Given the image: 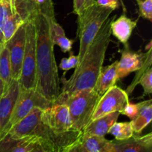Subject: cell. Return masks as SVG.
<instances>
[{
    "instance_id": "1",
    "label": "cell",
    "mask_w": 152,
    "mask_h": 152,
    "mask_svg": "<svg viewBox=\"0 0 152 152\" xmlns=\"http://www.w3.org/2000/svg\"><path fill=\"white\" fill-rule=\"evenodd\" d=\"M31 18L36 29L37 83L35 89L46 99L53 102L60 94V80L48 21L39 11L35 12Z\"/></svg>"
},
{
    "instance_id": "2",
    "label": "cell",
    "mask_w": 152,
    "mask_h": 152,
    "mask_svg": "<svg viewBox=\"0 0 152 152\" xmlns=\"http://www.w3.org/2000/svg\"><path fill=\"white\" fill-rule=\"evenodd\" d=\"M116 16L115 15L111 18L108 17L104 22L71 77L66 80L64 74L61 79L63 88L60 94H68L83 89L94 88L111 42V25Z\"/></svg>"
},
{
    "instance_id": "3",
    "label": "cell",
    "mask_w": 152,
    "mask_h": 152,
    "mask_svg": "<svg viewBox=\"0 0 152 152\" xmlns=\"http://www.w3.org/2000/svg\"><path fill=\"white\" fill-rule=\"evenodd\" d=\"M101 96L94 88L83 89L68 94H59L55 101L63 102L68 106L75 130L83 132L91 121Z\"/></svg>"
},
{
    "instance_id": "4",
    "label": "cell",
    "mask_w": 152,
    "mask_h": 152,
    "mask_svg": "<svg viewBox=\"0 0 152 152\" xmlns=\"http://www.w3.org/2000/svg\"><path fill=\"white\" fill-rule=\"evenodd\" d=\"M112 9L102 7L94 1L93 4L86 7L78 16L77 37L80 39V50L77 55L79 63L95 36L113 12Z\"/></svg>"
},
{
    "instance_id": "5",
    "label": "cell",
    "mask_w": 152,
    "mask_h": 152,
    "mask_svg": "<svg viewBox=\"0 0 152 152\" xmlns=\"http://www.w3.org/2000/svg\"><path fill=\"white\" fill-rule=\"evenodd\" d=\"M22 89L35 88L37 83L36 29L30 18L25 25V46L21 76L19 80Z\"/></svg>"
},
{
    "instance_id": "6",
    "label": "cell",
    "mask_w": 152,
    "mask_h": 152,
    "mask_svg": "<svg viewBox=\"0 0 152 152\" xmlns=\"http://www.w3.org/2000/svg\"><path fill=\"white\" fill-rule=\"evenodd\" d=\"M83 132L77 130L59 132L43 124L41 121L33 132L45 152H62L81 138Z\"/></svg>"
},
{
    "instance_id": "7",
    "label": "cell",
    "mask_w": 152,
    "mask_h": 152,
    "mask_svg": "<svg viewBox=\"0 0 152 152\" xmlns=\"http://www.w3.org/2000/svg\"><path fill=\"white\" fill-rule=\"evenodd\" d=\"M53 103L46 99L44 96L37 91L35 88L22 89L20 90L19 98L13 108L10 120L7 126L0 131V139L5 136L10 128L22 118L28 115L34 108L38 107L45 110L50 107Z\"/></svg>"
},
{
    "instance_id": "8",
    "label": "cell",
    "mask_w": 152,
    "mask_h": 152,
    "mask_svg": "<svg viewBox=\"0 0 152 152\" xmlns=\"http://www.w3.org/2000/svg\"><path fill=\"white\" fill-rule=\"evenodd\" d=\"M41 122L53 130L59 132L75 130L68 106L63 102L54 101L50 107L43 110Z\"/></svg>"
},
{
    "instance_id": "9",
    "label": "cell",
    "mask_w": 152,
    "mask_h": 152,
    "mask_svg": "<svg viewBox=\"0 0 152 152\" xmlns=\"http://www.w3.org/2000/svg\"><path fill=\"white\" fill-rule=\"evenodd\" d=\"M129 102V95L126 91L114 86L100 97L92 116L91 121L116 111L120 113Z\"/></svg>"
},
{
    "instance_id": "10",
    "label": "cell",
    "mask_w": 152,
    "mask_h": 152,
    "mask_svg": "<svg viewBox=\"0 0 152 152\" xmlns=\"http://www.w3.org/2000/svg\"><path fill=\"white\" fill-rule=\"evenodd\" d=\"M25 25H21L13 37L5 43L10 53L13 80H19L21 76L22 61L25 46Z\"/></svg>"
},
{
    "instance_id": "11",
    "label": "cell",
    "mask_w": 152,
    "mask_h": 152,
    "mask_svg": "<svg viewBox=\"0 0 152 152\" xmlns=\"http://www.w3.org/2000/svg\"><path fill=\"white\" fill-rule=\"evenodd\" d=\"M105 152H152V134L133 135L124 140H109Z\"/></svg>"
},
{
    "instance_id": "12",
    "label": "cell",
    "mask_w": 152,
    "mask_h": 152,
    "mask_svg": "<svg viewBox=\"0 0 152 152\" xmlns=\"http://www.w3.org/2000/svg\"><path fill=\"white\" fill-rule=\"evenodd\" d=\"M20 90L19 80H13L0 99V131L7 126L11 117Z\"/></svg>"
},
{
    "instance_id": "13",
    "label": "cell",
    "mask_w": 152,
    "mask_h": 152,
    "mask_svg": "<svg viewBox=\"0 0 152 152\" xmlns=\"http://www.w3.org/2000/svg\"><path fill=\"white\" fill-rule=\"evenodd\" d=\"M43 110L35 107L24 118L12 126L5 135L13 139H21L32 135L37 126L41 121V114Z\"/></svg>"
},
{
    "instance_id": "14",
    "label": "cell",
    "mask_w": 152,
    "mask_h": 152,
    "mask_svg": "<svg viewBox=\"0 0 152 152\" xmlns=\"http://www.w3.org/2000/svg\"><path fill=\"white\" fill-rule=\"evenodd\" d=\"M147 53H136L125 47L122 50L121 59L117 63L118 80L124 78L131 73L137 71L143 65Z\"/></svg>"
},
{
    "instance_id": "15",
    "label": "cell",
    "mask_w": 152,
    "mask_h": 152,
    "mask_svg": "<svg viewBox=\"0 0 152 152\" xmlns=\"http://www.w3.org/2000/svg\"><path fill=\"white\" fill-rule=\"evenodd\" d=\"M38 143L34 135L21 139H13L5 135L0 139V152H30Z\"/></svg>"
},
{
    "instance_id": "16",
    "label": "cell",
    "mask_w": 152,
    "mask_h": 152,
    "mask_svg": "<svg viewBox=\"0 0 152 152\" xmlns=\"http://www.w3.org/2000/svg\"><path fill=\"white\" fill-rule=\"evenodd\" d=\"M120 114V113L119 111H116L95 120H92L83 129V135L105 137L108 134L110 128L115 122H117Z\"/></svg>"
},
{
    "instance_id": "17",
    "label": "cell",
    "mask_w": 152,
    "mask_h": 152,
    "mask_svg": "<svg viewBox=\"0 0 152 152\" xmlns=\"http://www.w3.org/2000/svg\"><path fill=\"white\" fill-rule=\"evenodd\" d=\"M117 63L115 61L112 64L102 66L95 83L94 89L101 96L109 88L115 86L118 80L117 77Z\"/></svg>"
},
{
    "instance_id": "18",
    "label": "cell",
    "mask_w": 152,
    "mask_h": 152,
    "mask_svg": "<svg viewBox=\"0 0 152 152\" xmlns=\"http://www.w3.org/2000/svg\"><path fill=\"white\" fill-rule=\"evenodd\" d=\"M137 20L129 19L125 14L122 15L117 20L114 19L111 25V34L123 43L125 47H128V42L132 36V31L137 26Z\"/></svg>"
},
{
    "instance_id": "19",
    "label": "cell",
    "mask_w": 152,
    "mask_h": 152,
    "mask_svg": "<svg viewBox=\"0 0 152 152\" xmlns=\"http://www.w3.org/2000/svg\"><path fill=\"white\" fill-rule=\"evenodd\" d=\"M138 114L134 120L131 121L134 132L140 134L143 129L149 125L152 119V101L151 99L137 103Z\"/></svg>"
},
{
    "instance_id": "20",
    "label": "cell",
    "mask_w": 152,
    "mask_h": 152,
    "mask_svg": "<svg viewBox=\"0 0 152 152\" xmlns=\"http://www.w3.org/2000/svg\"><path fill=\"white\" fill-rule=\"evenodd\" d=\"M109 140L105 137L86 136L80 138V152H105Z\"/></svg>"
},
{
    "instance_id": "21",
    "label": "cell",
    "mask_w": 152,
    "mask_h": 152,
    "mask_svg": "<svg viewBox=\"0 0 152 152\" xmlns=\"http://www.w3.org/2000/svg\"><path fill=\"white\" fill-rule=\"evenodd\" d=\"M25 22L27 21L24 19L22 14L16 9L13 2V11L7 20L6 21L4 28H3V40H4V44L13 37V34L19 29V27L23 25Z\"/></svg>"
},
{
    "instance_id": "22",
    "label": "cell",
    "mask_w": 152,
    "mask_h": 152,
    "mask_svg": "<svg viewBox=\"0 0 152 152\" xmlns=\"http://www.w3.org/2000/svg\"><path fill=\"white\" fill-rule=\"evenodd\" d=\"M0 78L4 82L6 90L13 80V78H12L10 53L5 44L3 45L0 53Z\"/></svg>"
},
{
    "instance_id": "23",
    "label": "cell",
    "mask_w": 152,
    "mask_h": 152,
    "mask_svg": "<svg viewBox=\"0 0 152 152\" xmlns=\"http://www.w3.org/2000/svg\"><path fill=\"white\" fill-rule=\"evenodd\" d=\"M108 134L113 135L117 140H124L133 136L134 131L131 122H124V123L115 122L110 128Z\"/></svg>"
},
{
    "instance_id": "24",
    "label": "cell",
    "mask_w": 152,
    "mask_h": 152,
    "mask_svg": "<svg viewBox=\"0 0 152 152\" xmlns=\"http://www.w3.org/2000/svg\"><path fill=\"white\" fill-rule=\"evenodd\" d=\"M13 9V0H1L0 3V44L4 45L3 28Z\"/></svg>"
},
{
    "instance_id": "25",
    "label": "cell",
    "mask_w": 152,
    "mask_h": 152,
    "mask_svg": "<svg viewBox=\"0 0 152 152\" xmlns=\"http://www.w3.org/2000/svg\"><path fill=\"white\" fill-rule=\"evenodd\" d=\"M146 58H145V60L144 62L143 65L137 71V73L136 76L134 78L132 83L128 86L127 91H126V93L128 94V95L131 94L133 92V91L134 90V88H136V86L138 85V83H139L140 79L141 78V77L142 76V74L148 69V68H151V64H152V56H151V48L150 49H148V51L146 52Z\"/></svg>"
},
{
    "instance_id": "26",
    "label": "cell",
    "mask_w": 152,
    "mask_h": 152,
    "mask_svg": "<svg viewBox=\"0 0 152 152\" xmlns=\"http://www.w3.org/2000/svg\"><path fill=\"white\" fill-rule=\"evenodd\" d=\"M34 8L47 18L55 17L53 0H30Z\"/></svg>"
},
{
    "instance_id": "27",
    "label": "cell",
    "mask_w": 152,
    "mask_h": 152,
    "mask_svg": "<svg viewBox=\"0 0 152 152\" xmlns=\"http://www.w3.org/2000/svg\"><path fill=\"white\" fill-rule=\"evenodd\" d=\"M138 84H140L143 88L144 95L152 93V69L148 68L140 79Z\"/></svg>"
},
{
    "instance_id": "28",
    "label": "cell",
    "mask_w": 152,
    "mask_h": 152,
    "mask_svg": "<svg viewBox=\"0 0 152 152\" xmlns=\"http://www.w3.org/2000/svg\"><path fill=\"white\" fill-rule=\"evenodd\" d=\"M79 64L78 56L74 54L72 50L70 51V56L68 58H62L61 59L59 68L62 71H69L72 68H76Z\"/></svg>"
},
{
    "instance_id": "29",
    "label": "cell",
    "mask_w": 152,
    "mask_h": 152,
    "mask_svg": "<svg viewBox=\"0 0 152 152\" xmlns=\"http://www.w3.org/2000/svg\"><path fill=\"white\" fill-rule=\"evenodd\" d=\"M142 16L152 21V0H137Z\"/></svg>"
},
{
    "instance_id": "30",
    "label": "cell",
    "mask_w": 152,
    "mask_h": 152,
    "mask_svg": "<svg viewBox=\"0 0 152 152\" xmlns=\"http://www.w3.org/2000/svg\"><path fill=\"white\" fill-rule=\"evenodd\" d=\"M74 39H69L67 38L65 36L63 37H60L59 38L56 39L53 42V45H57L60 48L61 50L63 53H67V52H70L72 49L73 44H74Z\"/></svg>"
},
{
    "instance_id": "31",
    "label": "cell",
    "mask_w": 152,
    "mask_h": 152,
    "mask_svg": "<svg viewBox=\"0 0 152 152\" xmlns=\"http://www.w3.org/2000/svg\"><path fill=\"white\" fill-rule=\"evenodd\" d=\"M138 111H139V108H138L137 104H133L129 102L124 107V108L120 111V114L127 116L129 118H130L132 120L137 117Z\"/></svg>"
},
{
    "instance_id": "32",
    "label": "cell",
    "mask_w": 152,
    "mask_h": 152,
    "mask_svg": "<svg viewBox=\"0 0 152 152\" xmlns=\"http://www.w3.org/2000/svg\"><path fill=\"white\" fill-rule=\"evenodd\" d=\"M95 1L102 7H108L114 10L119 7L118 0H95Z\"/></svg>"
},
{
    "instance_id": "33",
    "label": "cell",
    "mask_w": 152,
    "mask_h": 152,
    "mask_svg": "<svg viewBox=\"0 0 152 152\" xmlns=\"http://www.w3.org/2000/svg\"><path fill=\"white\" fill-rule=\"evenodd\" d=\"M85 0H74V13L77 16L80 15L84 10Z\"/></svg>"
},
{
    "instance_id": "34",
    "label": "cell",
    "mask_w": 152,
    "mask_h": 152,
    "mask_svg": "<svg viewBox=\"0 0 152 152\" xmlns=\"http://www.w3.org/2000/svg\"><path fill=\"white\" fill-rule=\"evenodd\" d=\"M80 139L76 141L73 144L70 145L69 146L67 147L62 152H80Z\"/></svg>"
},
{
    "instance_id": "35",
    "label": "cell",
    "mask_w": 152,
    "mask_h": 152,
    "mask_svg": "<svg viewBox=\"0 0 152 152\" xmlns=\"http://www.w3.org/2000/svg\"><path fill=\"white\" fill-rule=\"evenodd\" d=\"M30 152H45V151L42 148V147L39 144L37 143V145H35V147H34Z\"/></svg>"
},
{
    "instance_id": "36",
    "label": "cell",
    "mask_w": 152,
    "mask_h": 152,
    "mask_svg": "<svg viewBox=\"0 0 152 152\" xmlns=\"http://www.w3.org/2000/svg\"><path fill=\"white\" fill-rule=\"evenodd\" d=\"M4 91H5V87H4V83L2 80L0 78V99H1V96L4 94Z\"/></svg>"
},
{
    "instance_id": "37",
    "label": "cell",
    "mask_w": 152,
    "mask_h": 152,
    "mask_svg": "<svg viewBox=\"0 0 152 152\" xmlns=\"http://www.w3.org/2000/svg\"><path fill=\"white\" fill-rule=\"evenodd\" d=\"M95 0H85V4H84V9L86 7H89L91 4H93L94 3Z\"/></svg>"
},
{
    "instance_id": "38",
    "label": "cell",
    "mask_w": 152,
    "mask_h": 152,
    "mask_svg": "<svg viewBox=\"0 0 152 152\" xmlns=\"http://www.w3.org/2000/svg\"><path fill=\"white\" fill-rule=\"evenodd\" d=\"M2 47H3L2 45L0 44V53H1V48H2Z\"/></svg>"
},
{
    "instance_id": "39",
    "label": "cell",
    "mask_w": 152,
    "mask_h": 152,
    "mask_svg": "<svg viewBox=\"0 0 152 152\" xmlns=\"http://www.w3.org/2000/svg\"><path fill=\"white\" fill-rule=\"evenodd\" d=\"M0 3H1V0H0Z\"/></svg>"
}]
</instances>
